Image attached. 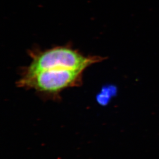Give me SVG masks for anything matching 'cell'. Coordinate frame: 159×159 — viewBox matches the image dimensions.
Wrapping results in <instances>:
<instances>
[{
  "mask_svg": "<svg viewBox=\"0 0 159 159\" xmlns=\"http://www.w3.org/2000/svg\"><path fill=\"white\" fill-rule=\"evenodd\" d=\"M84 71L57 69L47 70L21 76L17 85L26 90H34L45 98L57 99L63 90L80 86Z\"/></svg>",
  "mask_w": 159,
  "mask_h": 159,
  "instance_id": "2",
  "label": "cell"
},
{
  "mask_svg": "<svg viewBox=\"0 0 159 159\" xmlns=\"http://www.w3.org/2000/svg\"><path fill=\"white\" fill-rule=\"evenodd\" d=\"M29 55L31 62L21 70V76L57 69L84 71L91 65L104 59L100 56L84 55L69 45L44 50L36 48L30 51Z\"/></svg>",
  "mask_w": 159,
  "mask_h": 159,
  "instance_id": "1",
  "label": "cell"
}]
</instances>
